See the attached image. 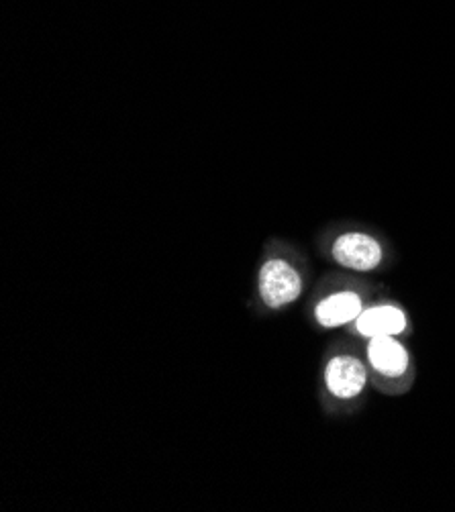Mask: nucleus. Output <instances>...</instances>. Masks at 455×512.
I'll list each match as a JSON object with an SVG mask.
<instances>
[{
	"mask_svg": "<svg viewBox=\"0 0 455 512\" xmlns=\"http://www.w3.org/2000/svg\"><path fill=\"white\" fill-rule=\"evenodd\" d=\"M370 368L366 353L351 347L335 349L323 368L325 398L333 408H353L366 396L370 386Z\"/></svg>",
	"mask_w": 455,
	"mask_h": 512,
	"instance_id": "obj_1",
	"label": "nucleus"
},
{
	"mask_svg": "<svg viewBox=\"0 0 455 512\" xmlns=\"http://www.w3.org/2000/svg\"><path fill=\"white\" fill-rule=\"evenodd\" d=\"M366 362L370 368L372 384L388 394L407 392L415 378V364L409 347L400 337H374L368 339Z\"/></svg>",
	"mask_w": 455,
	"mask_h": 512,
	"instance_id": "obj_3",
	"label": "nucleus"
},
{
	"mask_svg": "<svg viewBox=\"0 0 455 512\" xmlns=\"http://www.w3.org/2000/svg\"><path fill=\"white\" fill-rule=\"evenodd\" d=\"M260 296L268 309H284L296 302L305 290V276L288 260H268L260 270Z\"/></svg>",
	"mask_w": 455,
	"mask_h": 512,
	"instance_id": "obj_5",
	"label": "nucleus"
},
{
	"mask_svg": "<svg viewBox=\"0 0 455 512\" xmlns=\"http://www.w3.org/2000/svg\"><path fill=\"white\" fill-rule=\"evenodd\" d=\"M368 298L370 290L366 286L358 282H337L319 294L313 306L315 323L325 331L351 327L370 304Z\"/></svg>",
	"mask_w": 455,
	"mask_h": 512,
	"instance_id": "obj_4",
	"label": "nucleus"
},
{
	"mask_svg": "<svg viewBox=\"0 0 455 512\" xmlns=\"http://www.w3.org/2000/svg\"><path fill=\"white\" fill-rule=\"evenodd\" d=\"M327 253L333 264L356 274H370L386 266L388 247L370 229L341 227L331 233L327 241Z\"/></svg>",
	"mask_w": 455,
	"mask_h": 512,
	"instance_id": "obj_2",
	"label": "nucleus"
},
{
	"mask_svg": "<svg viewBox=\"0 0 455 512\" xmlns=\"http://www.w3.org/2000/svg\"><path fill=\"white\" fill-rule=\"evenodd\" d=\"M411 331L409 313L392 300L370 302L362 315L351 323V333L362 339L374 337H402Z\"/></svg>",
	"mask_w": 455,
	"mask_h": 512,
	"instance_id": "obj_6",
	"label": "nucleus"
}]
</instances>
